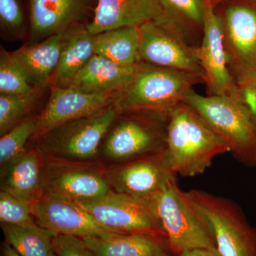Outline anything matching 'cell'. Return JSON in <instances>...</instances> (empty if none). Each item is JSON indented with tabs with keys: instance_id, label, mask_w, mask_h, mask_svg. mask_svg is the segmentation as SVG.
Segmentation results:
<instances>
[{
	"instance_id": "obj_10",
	"label": "cell",
	"mask_w": 256,
	"mask_h": 256,
	"mask_svg": "<svg viewBox=\"0 0 256 256\" xmlns=\"http://www.w3.org/2000/svg\"><path fill=\"white\" fill-rule=\"evenodd\" d=\"M195 52L203 70L207 96H227L240 100V90L227 64L222 18L208 0H205L201 44L195 47Z\"/></svg>"
},
{
	"instance_id": "obj_26",
	"label": "cell",
	"mask_w": 256,
	"mask_h": 256,
	"mask_svg": "<svg viewBox=\"0 0 256 256\" xmlns=\"http://www.w3.org/2000/svg\"><path fill=\"white\" fill-rule=\"evenodd\" d=\"M46 89L25 95L0 94V136L22 122L36 107Z\"/></svg>"
},
{
	"instance_id": "obj_15",
	"label": "cell",
	"mask_w": 256,
	"mask_h": 256,
	"mask_svg": "<svg viewBox=\"0 0 256 256\" xmlns=\"http://www.w3.org/2000/svg\"><path fill=\"white\" fill-rule=\"evenodd\" d=\"M122 94H88L72 88L50 87V99L36 118L32 138L36 139L68 121L97 114L116 104Z\"/></svg>"
},
{
	"instance_id": "obj_34",
	"label": "cell",
	"mask_w": 256,
	"mask_h": 256,
	"mask_svg": "<svg viewBox=\"0 0 256 256\" xmlns=\"http://www.w3.org/2000/svg\"><path fill=\"white\" fill-rule=\"evenodd\" d=\"M208 1L216 8V6H218V5L225 2L229 1V0H208Z\"/></svg>"
},
{
	"instance_id": "obj_28",
	"label": "cell",
	"mask_w": 256,
	"mask_h": 256,
	"mask_svg": "<svg viewBox=\"0 0 256 256\" xmlns=\"http://www.w3.org/2000/svg\"><path fill=\"white\" fill-rule=\"evenodd\" d=\"M40 88L32 84L26 74L15 60L12 52L1 46L0 50V94L25 95Z\"/></svg>"
},
{
	"instance_id": "obj_2",
	"label": "cell",
	"mask_w": 256,
	"mask_h": 256,
	"mask_svg": "<svg viewBox=\"0 0 256 256\" xmlns=\"http://www.w3.org/2000/svg\"><path fill=\"white\" fill-rule=\"evenodd\" d=\"M204 82L200 74L140 62L132 82L114 106L120 114L148 112L169 117L188 90Z\"/></svg>"
},
{
	"instance_id": "obj_19",
	"label": "cell",
	"mask_w": 256,
	"mask_h": 256,
	"mask_svg": "<svg viewBox=\"0 0 256 256\" xmlns=\"http://www.w3.org/2000/svg\"><path fill=\"white\" fill-rule=\"evenodd\" d=\"M65 35L66 32H62L12 52L15 60L35 86L44 89L50 86L62 55Z\"/></svg>"
},
{
	"instance_id": "obj_18",
	"label": "cell",
	"mask_w": 256,
	"mask_h": 256,
	"mask_svg": "<svg viewBox=\"0 0 256 256\" xmlns=\"http://www.w3.org/2000/svg\"><path fill=\"white\" fill-rule=\"evenodd\" d=\"M136 66L119 65L95 54L68 88L88 94H122L132 82Z\"/></svg>"
},
{
	"instance_id": "obj_20",
	"label": "cell",
	"mask_w": 256,
	"mask_h": 256,
	"mask_svg": "<svg viewBox=\"0 0 256 256\" xmlns=\"http://www.w3.org/2000/svg\"><path fill=\"white\" fill-rule=\"evenodd\" d=\"M1 168V190L31 203L42 196L43 164L37 151L26 150Z\"/></svg>"
},
{
	"instance_id": "obj_25",
	"label": "cell",
	"mask_w": 256,
	"mask_h": 256,
	"mask_svg": "<svg viewBox=\"0 0 256 256\" xmlns=\"http://www.w3.org/2000/svg\"><path fill=\"white\" fill-rule=\"evenodd\" d=\"M5 240L21 256H50L56 234L36 223L28 225L1 224Z\"/></svg>"
},
{
	"instance_id": "obj_6",
	"label": "cell",
	"mask_w": 256,
	"mask_h": 256,
	"mask_svg": "<svg viewBox=\"0 0 256 256\" xmlns=\"http://www.w3.org/2000/svg\"><path fill=\"white\" fill-rule=\"evenodd\" d=\"M223 24L230 74L238 88L256 82V0H229L216 8Z\"/></svg>"
},
{
	"instance_id": "obj_29",
	"label": "cell",
	"mask_w": 256,
	"mask_h": 256,
	"mask_svg": "<svg viewBox=\"0 0 256 256\" xmlns=\"http://www.w3.org/2000/svg\"><path fill=\"white\" fill-rule=\"evenodd\" d=\"M36 118L26 119L9 132L1 136L0 139V164L1 166L9 162L16 156L26 150V142L33 137L36 130Z\"/></svg>"
},
{
	"instance_id": "obj_14",
	"label": "cell",
	"mask_w": 256,
	"mask_h": 256,
	"mask_svg": "<svg viewBox=\"0 0 256 256\" xmlns=\"http://www.w3.org/2000/svg\"><path fill=\"white\" fill-rule=\"evenodd\" d=\"M112 191L108 180L85 166L53 163L43 168L42 193L72 202L95 201Z\"/></svg>"
},
{
	"instance_id": "obj_31",
	"label": "cell",
	"mask_w": 256,
	"mask_h": 256,
	"mask_svg": "<svg viewBox=\"0 0 256 256\" xmlns=\"http://www.w3.org/2000/svg\"><path fill=\"white\" fill-rule=\"evenodd\" d=\"M53 249L56 256H96L82 238L72 236H56Z\"/></svg>"
},
{
	"instance_id": "obj_8",
	"label": "cell",
	"mask_w": 256,
	"mask_h": 256,
	"mask_svg": "<svg viewBox=\"0 0 256 256\" xmlns=\"http://www.w3.org/2000/svg\"><path fill=\"white\" fill-rule=\"evenodd\" d=\"M114 122L104 144L110 159L127 162L166 148L169 117L148 112H127Z\"/></svg>"
},
{
	"instance_id": "obj_12",
	"label": "cell",
	"mask_w": 256,
	"mask_h": 256,
	"mask_svg": "<svg viewBox=\"0 0 256 256\" xmlns=\"http://www.w3.org/2000/svg\"><path fill=\"white\" fill-rule=\"evenodd\" d=\"M96 4L97 0H28L30 35L26 44L88 24L94 18Z\"/></svg>"
},
{
	"instance_id": "obj_13",
	"label": "cell",
	"mask_w": 256,
	"mask_h": 256,
	"mask_svg": "<svg viewBox=\"0 0 256 256\" xmlns=\"http://www.w3.org/2000/svg\"><path fill=\"white\" fill-rule=\"evenodd\" d=\"M32 212L38 226L56 235L108 238L118 234L98 222L75 202L42 195L32 203Z\"/></svg>"
},
{
	"instance_id": "obj_36",
	"label": "cell",
	"mask_w": 256,
	"mask_h": 256,
	"mask_svg": "<svg viewBox=\"0 0 256 256\" xmlns=\"http://www.w3.org/2000/svg\"><path fill=\"white\" fill-rule=\"evenodd\" d=\"M255 124H256V122H255Z\"/></svg>"
},
{
	"instance_id": "obj_9",
	"label": "cell",
	"mask_w": 256,
	"mask_h": 256,
	"mask_svg": "<svg viewBox=\"0 0 256 256\" xmlns=\"http://www.w3.org/2000/svg\"><path fill=\"white\" fill-rule=\"evenodd\" d=\"M76 203L110 230L121 234L150 236L168 245L166 234L150 205L146 202L112 190L107 196L95 201Z\"/></svg>"
},
{
	"instance_id": "obj_32",
	"label": "cell",
	"mask_w": 256,
	"mask_h": 256,
	"mask_svg": "<svg viewBox=\"0 0 256 256\" xmlns=\"http://www.w3.org/2000/svg\"><path fill=\"white\" fill-rule=\"evenodd\" d=\"M178 256H222L218 250L206 248H196L183 252Z\"/></svg>"
},
{
	"instance_id": "obj_30",
	"label": "cell",
	"mask_w": 256,
	"mask_h": 256,
	"mask_svg": "<svg viewBox=\"0 0 256 256\" xmlns=\"http://www.w3.org/2000/svg\"><path fill=\"white\" fill-rule=\"evenodd\" d=\"M32 203L1 190L0 222L13 225H28L36 223L32 212Z\"/></svg>"
},
{
	"instance_id": "obj_3",
	"label": "cell",
	"mask_w": 256,
	"mask_h": 256,
	"mask_svg": "<svg viewBox=\"0 0 256 256\" xmlns=\"http://www.w3.org/2000/svg\"><path fill=\"white\" fill-rule=\"evenodd\" d=\"M184 195L212 234L222 256H256V230L228 198L192 190Z\"/></svg>"
},
{
	"instance_id": "obj_35",
	"label": "cell",
	"mask_w": 256,
	"mask_h": 256,
	"mask_svg": "<svg viewBox=\"0 0 256 256\" xmlns=\"http://www.w3.org/2000/svg\"><path fill=\"white\" fill-rule=\"evenodd\" d=\"M56 256V254H54V252H53V254H52V256Z\"/></svg>"
},
{
	"instance_id": "obj_33",
	"label": "cell",
	"mask_w": 256,
	"mask_h": 256,
	"mask_svg": "<svg viewBox=\"0 0 256 256\" xmlns=\"http://www.w3.org/2000/svg\"><path fill=\"white\" fill-rule=\"evenodd\" d=\"M2 252L3 256H21L6 242L3 244Z\"/></svg>"
},
{
	"instance_id": "obj_4",
	"label": "cell",
	"mask_w": 256,
	"mask_h": 256,
	"mask_svg": "<svg viewBox=\"0 0 256 256\" xmlns=\"http://www.w3.org/2000/svg\"><path fill=\"white\" fill-rule=\"evenodd\" d=\"M183 102L206 121L236 159L256 168V124L240 100L227 96H204L192 88Z\"/></svg>"
},
{
	"instance_id": "obj_16",
	"label": "cell",
	"mask_w": 256,
	"mask_h": 256,
	"mask_svg": "<svg viewBox=\"0 0 256 256\" xmlns=\"http://www.w3.org/2000/svg\"><path fill=\"white\" fill-rule=\"evenodd\" d=\"M176 175L170 170L165 149L126 162L112 174V188L149 204L170 178Z\"/></svg>"
},
{
	"instance_id": "obj_21",
	"label": "cell",
	"mask_w": 256,
	"mask_h": 256,
	"mask_svg": "<svg viewBox=\"0 0 256 256\" xmlns=\"http://www.w3.org/2000/svg\"><path fill=\"white\" fill-rule=\"evenodd\" d=\"M94 37L88 30L87 24L78 25L66 32L62 55L50 88L70 86L77 74L96 54Z\"/></svg>"
},
{
	"instance_id": "obj_17",
	"label": "cell",
	"mask_w": 256,
	"mask_h": 256,
	"mask_svg": "<svg viewBox=\"0 0 256 256\" xmlns=\"http://www.w3.org/2000/svg\"><path fill=\"white\" fill-rule=\"evenodd\" d=\"M159 0H97L94 18L87 28L96 35L122 28H140L162 18Z\"/></svg>"
},
{
	"instance_id": "obj_5",
	"label": "cell",
	"mask_w": 256,
	"mask_h": 256,
	"mask_svg": "<svg viewBox=\"0 0 256 256\" xmlns=\"http://www.w3.org/2000/svg\"><path fill=\"white\" fill-rule=\"evenodd\" d=\"M150 205L166 234L173 255L178 256L196 248L217 250L212 234L178 188L176 176L165 184L152 197Z\"/></svg>"
},
{
	"instance_id": "obj_7",
	"label": "cell",
	"mask_w": 256,
	"mask_h": 256,
	"mask_svg": "<svg viewBox=\"0 0 256 256\" xmlns=\"http://www.w3.org/2000/svg\"><path fill=\"white\" fill-rule=\"evenodd\" d=\"M119 116L114 104L97 114L68 121L34 139L37 148L53 159L77 162L92 159Z\"/></svg>"
},
{
	"instance_id": "obj_24",
	"label": "cell",
	"mask_w": 256,
	"mask_h": 256,
	"mask_svg": "<svg viewBox=\"0 0 256 256\" xmlns=\"http://www.w3.org/2000/svg\"><path fill=\"white\" fill-rule=\"evenodd\" d=\"M94 50L114 63L124 66H136L140 62L139 28H122L94 35Z\"/></svg>"
},
{
	"instance_id": "obj_22",
	"label": "cell",
	"mask_w": 256,
	"mask_h": 256,
	"mask_svg": "<svg viewBox=\"0 0 256 256\" xmlns=\"http://www.w3.org/2000/svg\"><path fill=\"white\" fill-rule=\"evenodd\" d=\"M96 256H175L166 242L142 234H116L82 238Z\"/></svg>"
},
{
	"instance_id": "obj_23",
	"label": "cell",
	"mask_w": 256,
	"mask_h": 256,
	"mask_svg": "<svg viewBox=\"0 0 256 256\" xmlns=\"http://www.w3.org/2000/svg\"><path fill=\"white\" fill-rule=\"evenodd\" d=\"M163 10L161 24L192 45L195 36L203 35L205 0H159ZM195 47V46H194Z\"/></svg>"
},
{
	"instance_id": "obj_27",
	"label": "cell",
	"mask_w": 256,
	"mask_h": 256,
	"mask_svg": "<svg viewBox=\"0 0 256 256\" xmlns=\"http://www.w3.org/2000/svg\"><path fill=\"white\" fill-rule=\"evenodd\" d=\"M0 30L5 41L28 38L30 16L22 0H0Z\"/></svg>"
},
{
	"instance_id": "obj_1",
	"label": "cell",
	"mask_w": 256,
	"mask_h": 256,
	"mask_svg": "<svg viewBox=\"0 0 256 256\" xmlns=\"http://www.w3.org/2000/svg\"><path fill=\"white\" fill-rule=\"evenodd\" d=\"M230 148L193 108L182 102L170 112L166 126L165 156L176 175L203 174L216 156Z\"/></svg>"
},
{
	"instance_id": "obj_11",
	"label": "cell",
	"mask_w": 256,
	"mask_h": 256,
	"mask_svg": "<svg viewBox=\"0 0 256 256\" xmlns=\"http://www.w3.org/2000/svg\"><path fill=\"white\" fill-rule=\"evenodd\" d=\"M139 32L140 62L204 76L195 47L172 30L150 22L140 26Z\"/></svg>"
}]
</instances>
